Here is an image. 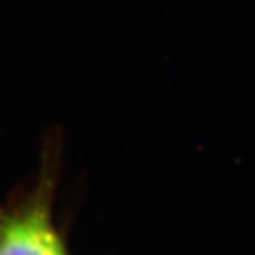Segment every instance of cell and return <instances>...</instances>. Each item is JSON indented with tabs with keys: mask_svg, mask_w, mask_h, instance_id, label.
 <instances>
[{
	"mask_svg": "<svg viewBox=\"0 0 255 255\" xmlns=\"http://www.w3.org/2000/svg\"><path fill=\"white\" fill-rule=\"evenodd\" d=\"M0 255H65L51 228L45 202L37 200L23 212L2 222Z\"/></svg>",
	"mask_w": 255,
	"mask_h": 255,
	"instance_id": "obj_1",
	"label": "cell"
}]
</instances>
